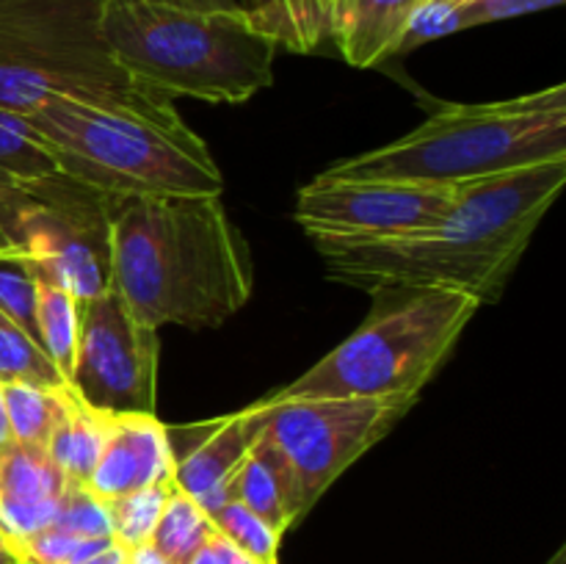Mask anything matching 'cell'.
Returning <instances> with one entry per match:
<instances>
[{"instance_id":"cell-35","label":"cell","mask_w":566,"mask_h":564,"mask_svg":"<svg viewBox=\"0 0 566 564\" xmlns=\"http://www.w3.org/2000/svg\"><path fill=\"white\" fill-rule=\"evenodd\" d=\"M213 536V534H210ZM186 564H219V556H216V551H213V545H210V540L205 542L202 547H199L197 553H193L191 558H188Z\"/></svg>"},{"instance_id":"cell-16","label":"cell","mask_w":566,"mask_h":564,"mask_svg":"<svg viewBox=\"0 0 566 564\" xmlns=\"http://www.w3.org/2000/svg\"><path fill=\"white\" fill-rule=\"evenodd\" d=\"M108 435V415L88 409L75 393L66 387L61 415L48 440V457L64 473L70 487H86Z\"/></svg>"},{"instance_id":"cell-5","label":"cell","mask_w":566,"mask_h":564,"mask_svg":"<svg viewBox=\"0 0 566 564\" xmlns=\"http://www.w3.org/2000/svg\"><path fill=\"white\" fill-rule=\"evenodd\" d=\"M103 31L122 70L169 97L235 105L274 83L280 44L249 20L243 6L188 11L108 0Z\"/></svg>"},{"instance_id":"cell-28","label":"cell","mask_w":566,"mask_h":564,"mask_svg":"<svg viewBox=\"0 0 566 564\" xmlns=\"http://www.w3.org/2000/svg\"><path fill=\"white\" fill-rule=\"evenodd\" d=\"M50 525H59V529L70 531L81 540H105V536H111L108 503L94 498L86 487H70L64 501H61L59 514Z\"/></svg>"},{"instance_id":"cell-6","label":"cell","mask_w":566,"mask_h":564,"mask_svg":"<svg viewBox=\"0 0 566 564\" xmlns=\"http://www.w3.org/2000/svg\"><path fill=\"white\" fill-rule=\"evenodd\" d=\"M61 171L108 197L221 194L224 177L208 144L186 122L50 97L25 114Z\"/></svg>"},{"instance_id":"cell-31","label":"cell","mask_w":566,"mask_h":564,"mask_svg":"<svg viewBox=\"0 0 566 564\" xmlns=\"http://www.w3.org/2000/svg\"><path fill=\"white\" fill-rule=\"evenodd\" d=\"M210 545H213L216 556H219V564H254L252 558L243 556V553L238 551L235 545H230V542H227L216 529H213V536H210Z\"/></svg>"},{"instance_id":"cell-14","label":"cell","mask_w":566,"mask_h":564,"mask_svg":"<svg viewBox=\"0 0 566 564\" xmlns=\"http://www.w3.org/2000/svg\"><path fill=\"white\" fill-rule=\"evenodd\" d=\"M70 481L44 448L20 446L0 459V529L9 542L25 540L59 514Z\"/></svg>"},{"instance_id":"cell-29","label":"cell","mask_w":566,"mask_h":564,"mask_svg":"<svg viewBox=\"0 0 566 564\" xmlns=\"http://www.w3.org/2000/svg\"><path fill=\"white\" fill-rule=\"evenodd\" d=\"M564 0H457L453 6V33L468 28L490 25V22L514 20L534 11L556 9Z\"/></svg>"},{"instance_id":"cell-18","label":"cell","mask_w":566,"mask_h":564,"mask_svg":"<svg viewBox=\"0 0 566 564\" xmlns=\"http://www.w3.org/2000/svg\"><path fill=\"white\" fill-rule=\"evenodd\" d=\"M247 14L263 33L291 53H313L329 39L318 0H247Z\"/></svg>"},{"instance_id":"cell-36","label":"cell","mask_w":566,"mask_h":564,"mask_svg":"<svg viewBox=\"0 0 566 564\" xmlns=\"http://www.w3.org/2000/svg\"><path fill=\"white\" fill-rule=\"evenodd\" d=\"M0 564H20L14 556V547H11L9 536H6V531L0 529Z\"/></svg>"},{"instance_id":"cell-17","label":"cell","mask_w":566,"mask_h":564,"mask_svg":"<svg viewBox=\"0 0 566 564\" xmlns=\"http://www.w3.org/2000/svg\"><path fill=\"white\" fill-rule=\"evenodd\" d=\"M230 498L243 503L258 518H263L276 534L285 536V531L293 525L285 470L276 459L274 448L263 440V435H260L258 446L252 448V453L243 459V464L232 476Z\"/></svg>"},{"instance_id":"cell-26","label":"cell","mask_w":566,"mask_h":564,"mask_svg":"<svg viewBox=\"0 0 566 564\" xmlns=\"http://www.w3.org/2000/svg\"><path fill=\"white\" fill-rule=\"evenodd\" d=\"M210 520H213V529L254 564H280L282 534H276L263 518L249 512L243 503H224Z\"/></svg>"},{"instance_id":"cell-33","label":"cell","mask_w":566,"mask_h":564,"mask_svg":"<svg viewBox=\"0 0 566 564\" xmlns=\"http://www.w3.org/2000/svg\"><path fill=\"white\" fill-rule=\"evenodd\" d=\"M125 564H169L153 545H138L127 551Z\"/></svg>"},{"instance_id":"cell-32","label":"cell","mask_w":566,"mask_h":564,"mask_svg":"<svg viewBox=\"0 0 566 564\" xmlns=\"http://www.w3.org/2000/svg\"><path fill=\"white\" fill-rule=\"evenodd\" d=\"M127 558V551L122 545H116V542H108L105 547H99V551L88 553L86 558H81V562H72V564H125Z\"/></svg>"},{"instance_id":"cell-34","label":"cell","mask_w":566,"mask_h":564,"mask_svg":"<svg viewBox=\"0 0 566 564\" xmlns=\"http://www.w3.org/2000/svg\"><path fill=\"white\" fill-rule=\"evenodd\" d=\"M11 446H14V435H11V424L3 404V385H0V459L11 451Z\"/></svg>"},{"instance_id":"cell-37","label":"cell","mask_w":566,"mask_h":564,"mask_svg":"<svg viewBox=\"0 0 566 564\" xmlns=\"http://www.w3.org/2000/svg\"><path fill=\"white\" fill-rule=\"evenodd\" d=\"M318 3H321V9H324L326 22H329V28H332V14H335V9H337V0H318Z\"/></svg>"},{"instance_id":"cell-2","label":"cell","mask_w":566,"mask_h":564,"mask_svg":"<svg viewBox=\"0 0 566 564\" xmlns=\"http://www.w3.org/2000/svg\"><path fill=\"white\" fill-rule=\"evenodd\" d=\"M111 285L144 326H221L252 296V254L221 194L114 197Z\"/></svg>"},{"instance_id":"cell-7","label":"cell","mask_w":566,"mask_h":564,"mask_svg":"<svg viewBox=\"0 0 566 564\" xmlns=\"http://www.w3.org/2000/svg\"><path fill=\"white\" fill-rule=\"evenodd\" d=\"M374 299V313L357 332L271 398H418L481 307L479 299L446 288H403Z\"/></svg>"},{"instance_id":"cell-19","label":"cell","mask_w":566,"mask_h":564,"mask_svg":"<svg viewBox=\"0 0 566 564\" xmlns=\"http://www.w3.org/2000/svg\"><path fill=\"white\" fill-rule=\"evenodd\" d=\"M36 337L44 354L70 382L77 346V296L48 274L39 276L36 288Z\"/></svg>"},{"instance_id":"cell-8","label":"cell","mask_w":566,"mask_h":564,"mask_svg":"<svg viewBox=\"0 0 566 564\" xmlns=\"http://www.w3.org/2000/svg\"><path fill=\"white\" fill-rule=\"evenodd\" d=\"M111 202L99 188L55 169L0 191V238L77 299L111 288Z\"/></svg>"},{"instance_id":"cell-12","label":"cell","mask_w":566,"mask_h":564,"mask_svg":"<svg viewBox=\"0 0 566 564\" xmlns=\"http://www.w3.org/2000/svg\"><path fill=\"white\" fill-rule=\"evenodd\" d=\"M265 429V401L241 412L199 420L186 426H166L171 451V481L191 495L208 518L230 503V481L243 459L258 446Z\"/></svg>"},{"instance_id":"cell-24","label":"cell","mask_w":566,"mask_h":564,"mask_svg":"<svg viewBox=\"0 0 566 564\" xmlns=\"http://www.w3.org/2000/svg\"><path fill=\"white\" fill-rule=\"evenodd\" d=\"M39 276L42 269L31 254L0 241V313L17 321L33 337H36Z\"/></svg>"},{"instance_id":"cell-21","label":"cell","mask_w":566,"mask_h":564,"mask_svg":"<svg viewBox=\"0 0 566 564\" xmlns=\"http://www.w3.org/2000/svg\"><path fill=\"white\" fill-rule=\"evenodd\" d=\"M64 393L66 387H39L25 385V382L3 385V404L14 442L48 448L55 420L61 415V404H64Z\"/></svg>"},{"instance_id":"cell-11","label":"cell","mask_w":566,"mask_h":564,"mask_svg":"<svg viewBox=\"0 0 566 564\" xmlns=\"http://www.w3.org/2000/svg\"><path fill=\"white\" fill-rule=\"evenodd\" d=\"M459 186L357 180L321 171L296 197V221L313 243H352L423 230L451 208Z\"/></svg>"},{"instance_id":"cell-3","label":"cell","mask_w":566,"mask_h":564,"mask_svg":"<svg viewBox=\"0 0 566 564\" xmlns=\"http://www.w3.org/2000/svg\"><path fill=\"white\" fill-rule=\"evenodd\" d=\"M566 160V86L501 103H448L407 136L337 160L326 175L462 186Z\"/></svg>"},{"instance_id":"cell-27","label":"cell","mask_w":566,"mask_h":564,"mask_svg":"<svg viewBox=\"0 0 566 564\" xmlns=\"http://www.w3.org/2000/svg\"><path fill=\"white\" fill-rule=\"evenodd\" d=\"M108 542L114 540L111 536H105V540H81V536L70 534L59 525H44L36 534L11 542V547H14V556L20 564H72L105 547Z\"/></svg>"},{"instance_id":"cell-20","label":"cell","mask_w":566,"mask_h":564,"mask_svg":"<svg viewBox=\"0 0 566 564\" xmlns=\"http://www.w3.org/2000/svg\"><path fill=\"white\" fill-rule=\"evenodd\" d=\"M213 534V520L191 495L171 487L149 545L169 564H186Z\"/></svg>"},{"instance_id":"cell-9","label":"cell","mask_w":566,"mask_h":564,"mask_svg":"<svg viewBox=\"0 0 566 564\" xmlns=\"http://www.w3.org/2000/svg\"><path fill=\"white\" fill-rule=\"evenodd\" d=\"M263 440L287 479L293 523L374 448L418 398H263Z\"/></svg>"},{"instance_id":"cell-1","label":"cell","mask_w":566,"mask_h":564,"mask_svg":"<svg viewBox=\"0 0 566 564\" xmlns=\"http://www.w3.org/2000/svg\"><path fill=\"white\" fill-rule=\"evenodd\" d=\"M564 182L566 160L462 182L451 208L423 230L315 247L332 280L370 296L446 288L484 304L501 296Z\"/></svg>"},{"instance_id":"cell-25","label":"cell","mask_w":566,"mask_h":564,"mask_svg":"<svg viewBox=\"0 0 566 564\" xmlns=\"http://www.w3.org/2000/svg\"><path fill=\"white\" fill-rule=\"evenodd\" d=\"M171 487H175L171 479L158 481V484L142 487V490L127 492V495L116 498V501H108L111 536H114L116 545H122L125 551L138 545H149Z\"/></svg>"},{"instance_id":"cell-30","label":"cell","mask_w":566,"mask_h":564,"mask_svg":"<svg viewBox=\"0 0 566 564\" xmlns=\"http://www.w3.org/2000/svg\"><path fill=\"white\" fill-rule=\"evenodd\" d=\"M144 3L171 6V9H188V11H230V9H238L235 0H144Z\"/></svg>"},{"instance_id":"cell-38","label":"cell","mask_w":566,"mask_h":564,"mask_svg":"<svg viewBox=\"0 0 566 564\" xmlns=\"http://www.w3.org/2000/svg\"><path fill=\"white\" fill-rule=\"evenodd\" d=\"M551 564H564V551H558V553H556V556H553V558H551Z\"/></svg>"},{"instance_id":"cell-10","label":"cell","mask_w":566,"mask_h":564,"mask_svg":"<svg viewBox=\"0 0 566 564\" xmlns=\"http://www.w3.org/2000/svg\"><path fill=\"white\" fill-rule=\"evenodd\" d=\"M158 330L127 310L114 285L77 299L75 365L66 387L103 415H155L158 393Z\"/></svg>"},{"instance_id":"cell-4","label":"cell","mask_w":566,"mask_h":564,"mask_svg":"<svg viewBox=\"0 0 566 564\" xmlns=\"http://www.w3.org/2000/svg\"><path fill=\"white\" fill-rule=\"evenodd\" d=\"M108 0H0V111L25 116L50 97L180 122L175 97L127 75L105 39Z\"/></svg>"},{"instance_id":"cell-23","label":"cell","mask_w":566,"mask_h":564,"mask_svg":"<svg viewBox=\"0 0 566 564\" xmlns=\"http://www.w3.org/2000/svg\"><path fill=\"white\" fill-rule=\"evenodd\" d=\"M11 382L66 387V379L39 346L36 337L28 335L17 321L0 313V385H11Z\"/></svg>"},{"instance_id":"cell-22","label":"cell","mask_w":566,"mask_h":564,"mask_svg":"<svg viewBox=\"0 0 566 564\" xmlns=\"http://www.w3.org/2000/svg\"><path fill=\"white\" fill-rule=\"evenodd\" d=\"M59 169L48 144L17 114L0 111V191Z\"/></svg>"},{"instance_id":"cell-13","label":"cell","mask_w":566,"mask_h":564,"mask_svg":"<svg viewBox=\"0 0 566 564\" xmlns=\"http://www.w3.org/2000/svg\"><path fill=\"white\" fill-rule=\"evenodd\" d=\"M171 468L166 426L155 415H108V435L86 490L108 503L142 487L169 481Z\"/></svg>"},{"instance_id":"cell-15","label":"cell","mask_w":566,"mask_h":564,"mask_svg":"<svg viewBox=\"0 0 566 564\" xmlns=\"http://www.w3.org/2000/svg\"><path fill=\"white\" fill-rule=\"evenodd\" d=\"M423 0H337L329 39L346 64L370 70L398 55L403 31Z\"/></svg>"}]
</instances>
